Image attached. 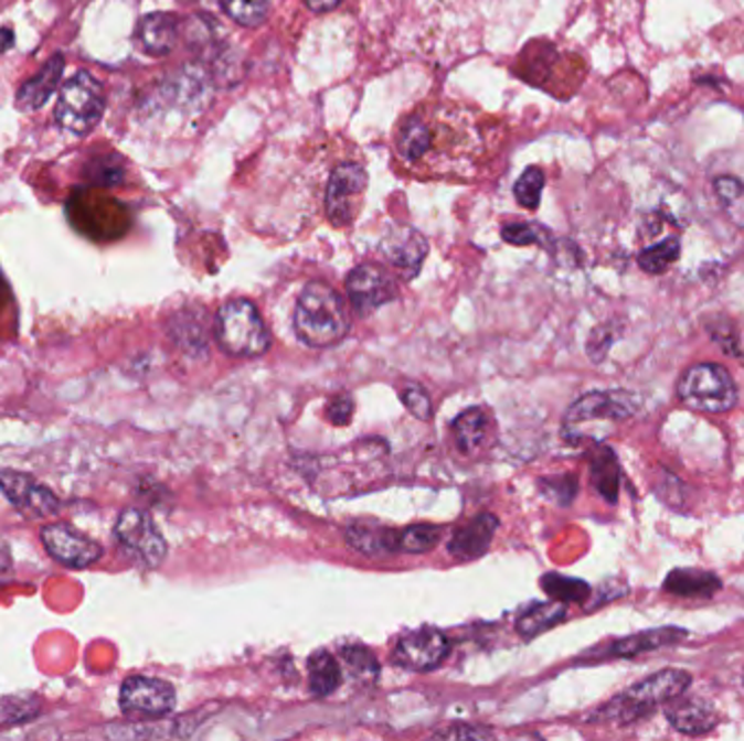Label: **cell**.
Returning <instances> with one entry per match:
<instances>
[{"label": "cell", "instance_id": "d6986e66", "mask_svg": "<svg viewBox=\"0 0 744 741\" xmlns=\"http://www.w3.org/2000/svg\"><path fill=\"white\" fill-rule=\"evenodd\" d=\"M688 633L679 626H662V629H649L642 633H636L631 637H623L612 644L609 653L612 657H638L642 653H651L658 648H667L672 644H679Z\"/></svg>", "mask_w": 744, "mask_h": 741}, {"label": "cell", "instance_id": "74e56055", "mask_svg": "<svg viewBox=\"0 0 744 741\" xmlns=\"http://www.w3.org/2000/svg\"><path fill=\"white\" fill-rule=\"evenodd\" d=\"M327 416H329V420H331L333 425H347V422L351 420V416H353V402H351L349 398L340 396V398H336V400L327 407Z\"/></svg>", "mask_w": 744, "mask_h": 741}, {"label": "cell", "instance_id": "8fae6325", "mask_svg": "<svg viewBox=\"0 0 744 741\" xmlns=\"http://www.w3.org/2000/svg\"><path fill=\"white\" fill-rule=\"evenodd\" d=\"M448 651L450 642L443 631L423 626L405 633L398 640L394 648V662L407 669L427 672L440 666L447 659Z\"/></svg>", "mask_w": 744, "mask_h": 741}, {"label": "cell", "instance_id": "8d00e7d4", "mask_svg": "<svg viewBox=\"0 0 744 741\" xmlns=\"http://www.w3.org/2000/svg\"><path fill=\"white\" fill-rule=\"evenodd\" d=\"M342 659H344L349 666L353 667V669H358L360 674L374 676L376 669H379L376 659L372 657L366 648H360V646H349V648H344V651H342Z\"/></svg>", "mask_w": 744, "mask_h": 741}, {"label": "cell", "instance_id": "7402d4cb", "mask_svg": "<svg viewBox=\"0 0 744 741\" xmlns=\"http://www.w3.org/2000/svg\"><path fill=\"white\" fill-rule=\"evenodd\" d=\"M566 618V604L555 600V602H540L533 604L529 611H524L517 624V631L521 633L524 640H531L557 624H562Z\"/></svg>", "mask_w": 744, "mask_h": 741}, {"label": "cell", "instance_id": "d6a6232c", "mask_svg": "<svg viewBox=\"0 0 744 741\" xmlns=\"http://www.w3.org/2000/svg\"><path fill=\"white\" fill-rule=\"evenodd\" d=\"M716 194L736 223L744 224V185L734 176H719L714 181Z\"/></svg>", "mask_w": 744, "mask_h": 741}, {"label": "cell", "instance_id": "44dd1931", "mask_svg": "<svg viewBox=\"0 0 744 741\" xmlns=\"http://www.w3.org/2000/svg\"><path fill=\"white\" fill-rule=\"evenodd\" d=\"M665 590L681 598H712L721 590V581L716 574L705 570L677 568L667 577Z\"/></svg>", "mask_w": 744, "mask_h": 741}, {"label": "cell", "instance_id": "1f68e13d", "mask_svg": "<svg viewBox=\"0 0 744 741\" xmlns=\"http://www.w3.org/2000/svg\"><path fill=\"white\" fill-rule=\"evenodd\" d=\"M544 190V172L540 168H527L514 185V196L524 210H538Z\"/></svg>", "mask_w": 744, "mask_h": 741}, {"label": "cell", "instance_id": "4316f807", "mask_svg": "<svg viewBox=\"0 0 744 741\" xmlns=\"http://www.w3.org/2000/svg\"><path fill=\"white\" fill-rule=\"evenodd\" d=\"M440 537H443L440 526L414 524V526H407L405 530H398V548L401 552H410V555L429 552L432 548L438 546Z\"/></svg>", "mask_w": 744, "mask_h": 741}, {"label": "cell", "instance_id": "f1b7e54d", "mask_svg": "<svg viewBox=\"0 0 744 741\" xmlns=\"http://www.w3.org/2000/svg\"><path fill=\"white\" fill-rule=\"evenodd\" d=\"M542 588L553 600H560V602H584L591 595L588 583L557 574V572L546 574L542 579Z\"/></svg>", "mask_w": 744, "mask_h": 741}, {"label": "cell", "instance_id": "f546056e", "mask_svg": "<svg viewBox=\"0 0 744 741\" xmlns=\"http://www.w3.org/2000/svg\"><path fill=\"white\" fill-rule=\"evenodd\" d=\"M270 2L273 0H223V7L237 24L259 26L270 11Z\"/></svg>", "mask_w": 744, "mask_h": 741}, {"label": "cell", "instance_id": "52a82bcc", "mask_svg": "<svg viewBox=\"0 0 744 741\" xmlns=\"http://www.w3.org/2000/svg\"><path fill=\"white\" fill-rule=\"evenodd\" d=\"M177 705L170 683L152 676H129L120 687V709L134 718H161Z\"/></svg>", "mask_w": 744, "mask_h": 741}, {"label": "cell", "instance_id": "7a4b0ae2", "mask_svg": "<svg viewBox=\"0 0 744 741\" xmlns=\"http://www.w3.org/2000/svg\"><path fill=\"white\" fill-rule=\"evenodd\" d=\"M692 678L683 669H662L634 687H629L625 694L616 696L612 702H607L598 713L596 720L600 722H616V724H631L649 713H653L660 705L677 700L688 687Z\"/></svg>", "mask_w": 744, "mask_h": 741}, {"label": "cell", "instance_id": "484cf974", "mask_svg": "<svg viewBox=\"0 0 744 741\" xmlns=\"http://www.w3.org/2000/svg\"><path fill=\"white\" fill-rule=\"evenodd\" d=\"M488 416L481 409H468L464 411L455 422H453V431H455V440L459 450L464 452H475L479 445L483 444L486 436H488Z\"/></svg>", "mask_w": 744, "mask_h": 741}, {"label": "cell", "instance_id": "f35d334b", "mask_svg": "<svg viewBox=\"0 0 744 741\" xmlns=\"http://www.w3.org/2000/svg\"><path fill=\"white\" fill-rule=\"evenodd\" d=\"M436 738H492V733L481 731V729H472V727H453V729L438 731Z\"/></svg>", "mask_w": 744, "mask_h": 741}, {"label": "cell", "instance_id": "83f0119b", "mask_svg": "<svg viewBox=\"0 0 744 741\" xmlns=\"http://www.w3.org/2000/svg\"><path fill=\"white\" fill-rule=\"evenodd\" d=\"M679 253H681L679 239L677 237H669V239H665V241H660L656 246L645 248L638 255V264L649 275H662L679 259Z\"/></svg>", "mask_w": 744, "mask_h": 741}, {"label": "cell", "instance_id": "cb8c5ba5", "mask_svg": "<svg viewBox=\"0 0 744 741\" xmlns=\"http://www.w3.org/2000/svg\"><path fill=\"white\" fill-rule=\"evenodd\" d=\"M307 672H309V689L313 696H331L340 683H342V672L338 662L333 659V655L320 651L313 653L307 662Z\"/></svg>", "mask_w": 744, "mask_h": 741}, {"label": "cell", "instance_id": "4dcf8cb0", "mask_svg": "<svg viewBox=\"0 0 744 741\" xmlns=\"http://www.w3.org/2000/svg\"><path fill=\"white\" fill-rule=\"evenodd\" d=\"M85 176H87V181H92L100 187H114V185L123 183L125 168H123V161L118 157H96L87 163Z\"/></svg>", "mask_w": 744, "mask_h": 741}, {"label": "cell", "instance_id": "8992f818", "mask_svg": "<svg viewBox=\"0 0 744 741\" xmlns=\"http://www.w3.org/2000/svg\"><path fill=\"white\" fill-rule=\"evenodd\" d=\"M120 546L145 568H157L166 557V539L147 512L127 509L116 522Z\"/></svg>", "mask_w": 744, "mask_h": 741}, {"label": "cell", "instance_id": "ac0fdd59", "mask_svg": "<svg viewBox=\"0 0 744 741\" xmlns=\"http://www.w3.org/2000/svg\"><path fill=\"white\" fill-rule=\"evenodd\" d=\"M138 37H140L142 49L150 55L155 57L168 55L177 46V40H179V20L172 13H163V11L149 13L142 18L138 26Z\"/></svg>", "mask_w": 744, "mask_h": 741}, {"label": "cell", "instance_id": "9c48e42d", "mask_svg": "<svg viewBox=\"0 0 744 741\" xmlns=\"http://www.w3.org/2000/svg\"><path fill=\"white\" fill-rule=\"evenodd\" d=\"M0 492L26 518H49L62 507L60 498L51 490L15 470H0Z\"/></svg>", "mask_w": 744, "mask_h": 741}, {"label": "cell", "instance_id": "e0dca14e", "mask_svg": "<svg viewBox=\"0 0 744 741\" xmlns=\"http://www.w3.org/2000/svg\"><path fill=\"white\" fill-rule=\"evenodd\" d=\"M667 720L674 731L690 735V738L705 735L719 724L716 711L708 702L694 700V698L679 700V702L672 700V705L667 709Z\"/></svg>", "mask_w": 744, "mask_h": 741}, {"label": "cell", "instance_id": "e575fe53", "mask_svg": "<svg viewBox=\"0 0 744 741\" xmlns=\"http://www.w3.org/2000/svg\"><path fill=\"white\" fill-rule=\"evenodd\" d=\"M401 400L412 411V416H416L418 420L432 418V400H429V394L421 385H407L401 391Z\"/></svg>", "mask_w": 744, "mask_h": 741}, {"label": "cell", "instance_id": "4fadbf2b", "mask_svg": "<svg viewBox=\"0 0 744 741\" xmlns=\"http://www.w3.org/2000/svg\"><path fill=\"white\" fill-rule=\"evenodd\" d=\"M347 294L358 315L366 318L396 298L394 279L379 266L362 264L347 279Z\"/></svg>", "mask_w": 744, "mask_h": 741}, {"label": "cell", "instance_id": "9a60e30c", "mask_svg": "<svg viewBox=\"0 0 744 741\" xmlns=\"http://www.w3.org/2000/svg\"><path fill=\"white\" fill-rule=\"evenodd\" d=\"M497 528H499V519L492 514H481L453 533L448 541V552L459 561L477 559L490 548Z\"/></svg>", "mask_w": 744, "mask_h": 741}, {"label": "cell", "instance_id": "836d02e7", "mask_svg": "<svg viewBox=\"0 0 744 741\" xmlns=\"http://www.w3.org/2000/svg\"><path fill=\"white\" fill-rule=\"evenodd\" d=\"M549 233L538 224H508L503 228V239L514 246H529V244H546Z\"/></svg>", "mask_w": 744, "mask_h": 741}, {"label": "cell", "instance_id": "277c9868", "mask_svg": "<svg viewBox=\"0 0 744 741\" xmlns=\"http://www.w3.org/2000/svg\"><path fill=\"white\" fill-rule=\"evenodd\" d=\"M679 400L703 414H725L736 407L738 389L732 374L719 364H697L677 383Z\"/></svg>", "mask_w": 744, "mask_h": 741}, {"label": "cell", "instance_id": "3957f363", "mask_svg": "<svg viewBox=\"0 0 744 741\" xmlns=\"http://www.w3.org/2000/svg\"><path fill=\"white\" fill-rule=\"evenodd\" d=\"M219 346L231 357L253 359L270 348V331L266 329L257 307L246 298L224 302L216 315Z\"/></svg>", "mask_w": 744, "mask_h": 741}, {"label": "cell", "instance_id": "ba28073f", "mask_svg": "<svg viewBox=\"0 0 744 741\" xmlns=\"http://www.w3.org/2000/svg\"><path fill=\"white\" fill-rule=\"evenodd\" d=\"M369 187V174L358 163H340L327 185V216L336 226H347L355 218V203Z\"/></svg>", "mask_w": 744, "mask_h": 741}, {"label": "cell", "instance_id": "d590c367", "mask_svg": "<svg viewBox=\"0 0 744 741\" xmlns=\"http://www.w3.org/2000/svg\"><path fill=\"white\" fill-rule=\"evenodd\" d=\"M542 490L553 498L557 501L560 505H568L575 494H577V481L575 476H564V479H542Z\"/></svg>", "mask_w": 744, "mask_h": 741}, {"label": "cell", "instance_id": "603a6c76", "mask_svg": "<svg viewBox=\"0 0 744 741\" xmlns=\"http://www.w3.org/2000/svg\"><path fill=\"white\" fill-rule=\"evenodd\" d=\"M591 476H593L596 492L607 503H616L618 490H620V465H618L616 454L609 448L596 450L593 463H591Z\"/></svg>", "mask_w": 744, "mask_h": 741}, {"label": "cell", "instance_id": "6da1fadb", "mask_svg": "<svg viewBox=\"0 0 744 741\" xmlns=\"http://www.w3.org/2000/svg\"><path fill=\"white\" fill-rule=\"evenodd\" d=\"M295 331L298 340L311 348L338 344L349 331L344 300L327 283H307L297 300Z\"/></svg>", "mask_w": 744, "mask_h": 741}, {"label": "cell", "instance_id": "ffe728a7", "mask_svg": "<svg viewBox=\"0 0 744 741\" xmlns=\"http://www.w3.org/2000/svg\"><path fill=\"white\" fill-rule=\"evenodd\" d=\"M347 541L351 544V548H355L364 555H371V557L401 552L398 530L381 528L376 524H353L347 530Z\"/></svg>", "mask_w": 744, "mask_h": 741}, {"label": "cell", "instance_id": "5b68a950", "mask_svg": "<svg viewBox=\"0 0 744 741\" xmlns=\"http://www.w3.org/2000/svg\"><path fill=\"white\" fill-rule=\"evenodd\" d=\"M103 111H105L103 85L89 73L81 71L73 78H68V83L62 87L55 107V120L62 129L75 136H87L100 122Z\"/></svg>", "mask_w": 744, "mask_h": 741}, {"label": "cell", "instance_id": "2e32d148", "mask_svg": "<svg viewBox=\"0 0 744 741\" xmlns=\"http://www.w3.org/2000/svg\"><path fill=\"white\" fill-rule=\"evenodd\" d=\"M64 66L66 60L62 53L53 55L44 68L35 76H31L18 92L15 96V105L20 111H35L40 107L46 105V100L53 96V92L57 89L62 75H64Z\"/></svg>", "mask_w": 744, "mask_h": 741}, {"label": "cell", "instance_id": "d4e9b609", "mask_svg": "<svg viewBox=\"0 0 744 741\" xmlns=\"http://www.w3.org/2000/svg\"><path fill=\"white\" fill-rule=\"evenodd\" d=\"M432 129L425 118L410 116L398 131V150L407 161H421L432 150Z\"/></svg>", "mask_w": 744, "mask_h": 741}, {"label": "cell", "instance_id": "5bb4252c", "mask_svg": "<svg viewBox=\"0 0 744 741\" xmlns=\"http://www.w3.org/2000/svg\"><path fill=\"white\" fill-rule=\"evenodd\" d=\"M427 239L412 226H392L381 239L383 257L398 268L405 277H416L425 257H427Z\"/></svg>", "mask_w": 744, "mask_h": 741}, {"label": "cell", "instance_id": "7c38bea8", "mask_svg": "<svg viewBox=\"0 0 744 741\" xmlns=\"http://www.w3.org/2000/svg\"><path fill=\"white\" fill-rule=\"evenodd\" d=\"M42 541L49 555L68 568H87L103 557V548L94 539L66 522L44 526Z\"/></svg>", "mask_w": 744, "mask_h": 741}, {"label": "cell", "instance_id": "30bf717a", "mask_svg": "<svg viewBox=\"0 0 744 741\" xmlns=\"http://www.w3.org/2000/svg\"><path fill=\"white\" fill-rule=\"evenodd\" d=\"M638 407H640V400L629 391H593L571 405L564 418V427L566 431H571L580 425L595 422V420H609V422L625 420L634 416Z\"/></svg>", "mask_w": 744, "mask_h": 741}, {"label": "cell", "instance_id": "60d3db41", "mask_svg": "<svg viewBox=\"0 0 744 741\" xmlns=\"http://www.w3.org/2000/svg\"><path fill=\"white\" fill-rule=\"evenodd\" d=\"M11 44H13V33H11V29H0V53L9 51Z\"/></svg>", "mask_w": 744, "mask_h": 741}, {"label": "cell", "instance_id": "ab89813d", "mask_svg": "<svg viewBox=\"0 0 744 741\" xmlns=\"http://www.w3.org/2000/svg\"><path fill=\"white\" fill-rule=\"evenodd\" d=\"M340 2L342 0H305V4L316 13H327V11L336 9Z\"/></svg>", "mask_w": 744, "mask_h": 741}]
</instances>
